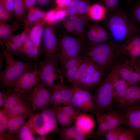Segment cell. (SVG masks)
<instances>
[{
  "label": "cell",
  "instance_id": "cell-45",
  "mask_svg": "<svg viewBox=\"0 0 140 140\" xmlns=\"http://www.w3.org/2000/svg\"><path fill=\"white\" fill-rule=\"evenodd\" d=\"M56 10H51L46 12L44 19L46 23L53 24L55 22Z\"/></svg>",
  "mask_w": 140,
  "mask_h": 140
},
{
  "label": "cell",
  "instance_id": "cell-29",
  "mask_svg": "<svg viewBox=\"0 0 140 140\" xmlns=\"http://www.w3.org/2000/svg\"><path fill=\"white\" fill-rule=\"evenodd\" d=\"M27 121L34 134H38L46 126V122L41 113L35 114L32 113L30 116Z\"/></svg>",
  "mask_w": 140,
  "mask_h": 140
},
{
  "label": "cell",
  "instance_id": "cell-24",
  "mask_svg": "<svg viewBox=\"0 0 140 140\" xmlns=\"http://www.w3.org/2000/svg\"><path fill=\"white\" fill-rule=\"evenodd\" d=\"M74 121L75 127L86 133H90L95 125L93 118L85 113H81L77 117Z\"/></svg>",
  "mask_w": 140,
  "mask_h": 140
},
{
  "label": "cell",
  "instance_id": "cell-16",
  "mask_svg": "<svg viewBox=\"0 0 140 140\" xmlns=\"http://www.w3.org/2000/svg\"><path fill=\"white\" fill-rule=\"evenodd\" d=\"M115 66V70L113 81V100L122 106L128 86L119 74L117 65Z\"/></svg>",
  "mask_w": 140,
  "mask_h": 140
},
{
  "label": "cell",
  "instance_id": "cell-5",
  "mask_svg": "<svg viewBox=\"0 0 140 140\" xmlns=\"http://www.w3.org/2000/svg\"><path fill=\"white\" fill-rule=\"evenodd\" d=\"M82 55L107 69L118 55V46L111 41L83 48Z\"/></svg>",
  "mask_w": 140,
  "mask_h": 140
},
{
  "label": "cell",
  "instance_id": "cell-1",
  "mask_svg": "<svg viewBox=\"0 0 140 140\" xmlns=\"http://www.w3.org/2000/svg\"><path fill=\"white\" fill-rule=\"evenodd\" d=\"M105 24L111 41L117 46L139 32L137 24L126 13L120 10L108 15Z\"/></svg>",
  "mask_w": 140,
  "mask_h": 140
},
{
  "label": "cell",
  "instance_id": "cell-9",
  "mask_svg": "<svg viewBox=\"0 0 140 140\" xmlns=\"http://www.w3.org/2000/svg\"><path fill=\"white\" fill-rule=\"evenodd\" d=\"M52 89L40 82L36 84L29 92L33 111H42L49 105Z\"/></svg>",
  "mask_w": 140,
  "mask_h": 140
},
{
  "label": "cell",
  "instance_id": "cell-7",
  "mask_svg": "<svg viewBox=\"0 0 140 140\" xmlns=\"http://www.w3.org/2000/svg\"><path fill=\"white\" fill-rule=\"evenodd\" d=\"M84 39L65 34L58 38L55 55L60 65L81 54L83 48Z\"/></svg>",
  "mask_w": 140,
  "mask_h": 140
},
{
  "label": "cell",
  "instance_id": "cell-34",
  "mask_svg": "<svg viewBox=\"0 0 140 140\" xmlns=\"http://www.w3.org/2000/svg\"><path fill=\"white\" fill-rule=\"evenodd\" d=\"M14 14L16 22L22 18L26 9L25 3L22 0H14Z\"/></svg>",
  "mask_w": 140,
  "mask_h": 140
},
{
  "label": "cell",
  "instance_id": "cell-35",
  "mask_svg": "<svg viewBox=\"0 0 140 140\" xmlns=\"http://www.w3.org/2000/svg\"><path fill=\"white\" fill-rule=\"evenodd\" d=\"M88 46H93L101 44L95 25L91 27L86 33Z\"/></svg>",
  "mask_w": 140,
  "mask_h": 140
},
{
  "label": "cell",
  "instance_id": "cell-27",
  "mask_svg": "<svg viewBox=\"0 0 140 140\" xmlns=\"http://www.w3.org/2000/svg\"><path fill=\"white\" fill-rule=\"evenodd\" d=\"M19 28L20 26L16 21L14 22L12 24H11L6 21H0V39L3 41L8 39Z\"/></svg>",
  "mask_w": 140,
  "mask_h": 140
},
{
  "label": "cell",
  "instance_id": "cell-36",
  "mask_svg": "<svg viewBox=\"0 0 140 140\" xmlns=\"http://www.w3.org/2000/svg\"><path fill=\"white\" fill-rule=\"evenodd\" d=\"M60 88L52 89L49 103L54 108L62 104V100Z\"/></svg>",
  "mask_w": 140,
  "mask_h": 140
},
{
  "label": "cell",
  "instance_id": "cell-15",
  "mask_svg": "<svg viewBox=\"0 0 140 140\" xmlns=\"http://www.w3.org/2000/svg\"><path fill=\"white\" fill-rule=\"evenodd\" d=\"M6 110L8 114L7 129L8 130V131L6 133V139L12 140L14 137L13 134L17 133L19 131L26 122L27 117L30 116L33 113L23 115H18Z\"/></svg>",
  "mask_w": 140,
  "mask_h": 140
},
{
  "label": "cell",
  "instance_id": "cell-39",
  "mask_svg": "<svg viewBox=\"0 0 140 140\" xmlns=\"http://www.w3.org/2000/svg\"><path fill=\"white\" fill-rule=\"evenodd\" d=\"M122 129L121 126L108 130L104 134L107 140H118L120 133Z\"/></svg>",
  "mask_w": 140,
  "mask_h": 140
},
{
  "label": "cell",
  "instance_id": "cell-17",
  "mask_svg": "<svg viewBox=\"0 0 140 140\" xmlns=\"http://www.w3.org/2000/svg\"><path fill=\"white\" fill-rule=\"evenodd\" d=\"M85 57L80 54L60 65L64 77L68 81L71 82Z\"/></svg>",
  "mask_w": 140,
  "mask_h": 140
},
{
  "label": "cell",
  "instance_id": "cell-19",
  "mask_svg": "<svg viewBox=\"0 0 140 140\" xmlns=\"http://www.w3.org/2000/svg\"><path fill=\"white\" fill-rule=\"evenodd\" d=\"M122 106L126 108L140 107V85L137 83L128 86Z\"/></svg>",
  "mask_w": 140,
  "mask_h": 140
},
{
  "label": "cell",
  "instance_id": "cell-43",
  "mask_svg": "<svg viewBox=\"0 0 140 140\" xmlns=\"http://www.w3.org/2000/svg\"><path fill=\"white\" fill-rule=\"evenodd\" d=\"M46 122L47 127L51 132L54 131L59 132L60 129H59L56 118L51 119Z\"/></svg>",
  "mask_w": 140,
  "mask_h": 140
},
{
  "label": "cell",
  "instance_id": "cell-46",
  "mask_svg": "<svg viewBox=\"0 0 140 140\" xmlns=\"http://www.w3.org/2000/svg\"><path fill=\"white\" fill-rule=\"evenodd\" d=\"M104 5L109 11L114 10L117 8L118 0H102Z\"/></svg>",
  "mask_w": 140,
  "mask_h": 140
},
{
  "label": "cell",
  "instance_id": "cell-33",
  "mask_svg": "<svg viewBox=\"0 0 140 140\" xmlns=\"http://www.w3.org/2000/svg\"><path fill=\"white\" fill-rule=\"evenodd\" d=\"M63 106L72 105L71 104L72 93L71 87L64 85L60 88Z\"/></svg>",
  "mask_w": 140,
  "mask_h": 140
},
{
  "label": "cell",
  "instance_id": "cell-18",
  "mask_svg": "<svg viewBox=\"0 0 140 140\" xmlns=\"http://www.w3.org/2000/svg\"><path fill=\"white\" fill-rule=\"evenodd\" d=\"M64 26L68 32L77 36L84 38L85 28L82 20L75 16H68L64 23Z\"/></svg>",
  "mask_w": 140,
  "mask_h": 140
},
{
  "label": "cell",
  "instance_id": "cell-63",
  "mask_svg": "<svg viewBox=\"0 0 140 140\" xmlns=\"http://www.w3.org/2000/svg\"><path fill=\"white\" fill-rule=\"evenodd\" d=\"M100 0V1H101L102 0Z\"/></svg>",
  "mask_w": 140,
  "mask_h": 140
},
{
  "label": "cell",
  "instance_id": "cell-11",
  "mask_svg": "<svg viewBox=\"0 0 140 140\" xmlns=\"http://www.w3.org/2000/svg\"><path fill=\"white\" fill-rule=\"evenodd\" d=\"M53 24L46 23L42 37L43 56L56 58L55 52L58 42Z\"/></svg>",
  "mask_w": 140,
  "mask_h": 140
},
{
  "label": "cell",
  "instance_id": "cell-8",
  "mask_svg": "<svg viewBox=\"0 0 140 140\" xmlns=\"http://www.w3.org/2000/svg\"><path fill=\"white\" fill-rule=\"evenodd\" d=\"M72 93V105L81 112L94 110V95L79 86L73 85L71 87Z\"/></svg>",
  "mask_w": 140,
  "mask_h": 140
},
{
  "label": "cell",
  "instance_id": "cell-42",
  "mask_svg": "<svg viewBox=\"0 0 140 140\" xmlns=\"http://www.w3.org/2000/svg\"><path fill=\"white\" fill-rule=\"evenodd\" d=\"M89 6L88 2L85 0H81L79 4L77 13L86 15L88 13Z\"/></svg>",
  "mask_w": 140,
  "mask_h": 140
},
{
  "label": "cell",
  "instance_id": "cell-44",
  "mask_svg": "<svg viewBox=\"0 0 140 140\" xmlns=\"http://www.w3.org/2000/svg\"><path fill=\"white\" fill-rule=\"evenodd\" d=\"M12 17L8 11L0 3V20L9 21Z\"/></svg>",
  "mask_w": 140,
  "mask_h": 140
},
{
  "label": "cell",
  "instance_id": "cell-13",
  "mask_svg": "<svg viewBox=\"0 0 140 140\" xmlns=\"http://www.w3.org/2000/svg\"><path fill=\"white\" fill-rule=\"evenodd\" d=\"M116 65L119 74L128 86L138 82L139 75L135 62L129 58Z\"/></svg>",
  "mask_w": 140,
  "mask_h": 140
},
{
  "label": "cell",
  "instance_id": "cell-48",
  "mask_svg": "<svg viewBox=\"0 0 140 140\" xmlns=\"http://www.w3.org/2000/svg\"><path fill=\"white\" fill-rule=\"evenodd\" d=\"M72 0H55L58 8L61 9L68 6Z\"/></svg>",
  "mask_w": 140,
  "mask_h": 140
},
{
  "label": "cell",
  "instance_id": "cell-59",
  "mask_svg": "<svg viewBox=\"0 0 140 140\" xmlns=\"http://www.w3.org/2000/svg\"><path fill=\"white\" fill-rule=\"evenodd\" d=\"M139 135V139L140 140V134Z\"/></svg>",
  "mask_w": 140,
  "mask_h": 140
},
{
  "label": "cell",
  "instance_id": "cell-41",
  "mask_svg": "<svg viewBox=\"0 0 140 140\" xmlns=\"http://www.w3.org/2000/svg\"><path fill=\"white\" fill-rule=\"evenodd\" d=\"M41 111V115L46 122L51 119L56 118L54 108H47Z\"/></svg>",
  "mask_w": 140,
  "mask_h": 140
},
{
  "label": "cell",
  "instance_id": "cell-30",
  "mask_svg": "<svg viewBox=\"0 0 140 140\" xmlns=\"http://www.w3.org/2000/svg\"><path fill=\"white\" fill-rule=\"evenodd\" d=\"M34 134L27 121L14 137L12 140H35Z\"/></svg>",
  "mask_w": 140,
  "mask_h": 140
},
{
  "label": "cell",
  "instance_id": "cell-20",
  "mask_svg": "<svg viewBox=\"0 0 140 140\" xmlns=\"http://www.w3.org/2000/svg\"><path fill=\"white\" fill-rule=\"evenodd\" d=\"M39 49L36 47L29 39L22 46L14 56L25 60H38Z\"/></svg>",
  "mask_w": 140,
  "mask_h": 140
},
{
  "label": "cell",
  "instance_id": "cell-54",
  "mask_svg": "<svg viewBox=\"0 0 140 140\" xmlns=\"http://www.w3.org/2000/svg\"><path fill=\"white\" fill-rule=\"evenodd\" d=\"M67 14L69 16H75L77 12L74 9L69 6H68L67 10Z\"/></svg>",
  "mask_w": 140,
  "mask_h": 140
},
{
  "label": "cell",
  "instance_id": "cell-26",
  "mask_svg": "<svg viewBox=\"0 0 140 140\" xmlns=\"http://www.w3.org/2000/svg\"><path fill=\"white\" fill-rule=\"evenodd\" d=\"M46 12L38 8L30 10L24 19L25 26L30 27L43 20Z\"/></svg>",
  "mask_w": 140,
  "mask_h": 140
},
{
  "label": "cell",
  "instance_id": "cell-10",
  "mask_svg": "<svg viewBox=\"0 0 140 140\" xmlns=\"http://www.w3.org/2000/svg\"><path fill=\"white\" fill-rule=\"evenodd\" d=\"M37 68L23 73L16 80L12 89L19 94L25 93L30 91L40 82Z\"/></svg>",
  "mask_w": 140,
  "mask_h": 140
},
{
  "label": "cell",
  "instance_id": "cell-49",
  "mask_svg": "<svg viewBox=\"0 0 140 140\" xmlns=\"http://www.w3.org/2000/svg\"><path fill=\"white\" fill-rule=\"evenodd\" d=\"M133 15L135 19L140 23V2L135 8L133 11Z\"/></svg>",
  "mask_w": 140,
  "mask_h": 140
},
{
  "label": "cell",
  "instance_id": "cell-38",
  "mask_svg": "<svg viewBox=\"0 0 140 140\" xmlns=\"http://www.w3.org/2000/svg\"><path fill=\"white\" fill-rule=\"evenodd\" d=\"M95 26L99 39L101 43L110 41L109 33L100 26L97 25H95Z\"/></svg>",
  "mask_w": 140,
  "mask_h": 140
},
{
  "label": "cell",
  "instance_id": "cell-50",
  "mask_svg": "<svg viewBox=\"0 0 140 140\" xmlns=\"http://www.w3.org/2000/svg\"><path fill=\"white\" fill-rule=\"evenodd\" d=\"M36 4V0H25V4L26 10L29 11L34 8Z\"/></svg>",
  "mask_w": 140,
  "mask_h": 140
},
{
  "label": "cell",
  "instance_id": "cell-60",
  "mask_svg": "<svg viewBox=\"0 0 140 140\" xmlns=\"http://www.w3.org/2000/svg\"><path fill=\"white\" fill-rule=\"evenodd\" d=\"M128 1H131L133 0H127Z\"/></svg>",
  "mask_w": 140,
  "mask_h": 140
},
{
  "label": "cell",
  "instance_id": "cell-40",
  "mask_svg": "<svg viewBox=\"0 0 140 140\" xmlns=\"http://www.w3.org/2000/svg\"><path fill=\"white\" fill-rule=\"evenodd\" d=\"M136 136L131 129L123 130L122 129L119 135L118 140H135Z\"/></svg>",
  "mask_w": 140,
  "mask_h": 140
},
{
  "label": "cell",
  "instance_id": "cell-62",
  "mask_svg": "<svg viewBox=\"0 0 140 140\" xmlns=\"http://www.w3.org/2000/svg\"><path fill=\"white\" fill-rule=\"evenodd\" d=\"M85 0L86 1H87L89 2V0Z\"/></svg>",
  "mask_w": 140,
  "mask_h": 140
},
{
  "label": "cell",
  "instance_id": "cell-31",
  "mask_svg": "<svg viewBox=\"0 0 140 140\" xmlns=\"http://www.w3.org/2000/svg\"><path fill=\"white\" fill-rule=\"evenodd\" d=\"M56 119L62 128L69 127L74 121L69 116L61 110L59 107L54 108Z\"/></svg>",
  "mask_w": 140,
  "mask_h": 140
},
{
  "label": "cell",
  "instance_id": "cell-25",
  "mask_svg": "<svg viewBox=\"0 0 140 140\" xmlns=\"http://www.w3.org/2000/svg\"><path fill=\"white\" fill-rule=\"evenodd\" d=\"M44 19L30 27L29 38L34 46L39 49L44 29L46 24Z\"/></svg>",
  "mask_w": 140,
  "mask_h": 140
},
{
  "label": "cell",
  "instance_id": "cell-53",
  "mask_svg": "<svg viewBox=\"0 0 140 140\" xmlns=\"http://www.w3.org/2000/svg\"><path fill=\"white\" fill-rule=\"evenodd\" d=\"M81 0H72L69 5L77 11L79 4Z\"/></svg>",
  "mask_w": 140,
  "mask_h": 140
},
{
  "label": "cell",
  "instance_id": "cell-2",
  "mask_svg": "<svg viewBox=\"0 0 140 140\" xmlns=\"http://www.w3.org/2000/svg\"><path fill=\"white\" fill-rule=\"evenodd\" d=\"M106 70L85 56L71 83L89 91L96 88L106 78Z\"/></svg>",
  "mask_w": 140,
  "mask_h": 140
},
{
  "label": "cell",
  "instance_id": "cell-23",
  "mask_svg": "<svg viewBox=\"0 0 140 140\" xmlns=\"http://www.w3.org/2000/svg\"><path fill=\"white\" fill-rule=\"evenodd\" d=\"M23 97V96L17 97L13 100L10 107L5 109L17 115H23L32 114V113L29 106L22 99Z\"/></svg>",
  "mask_w": 140,
  "mask_h": 140
},
{
  "label": "cell",
  "instance_id": "cell-58",
  "mask_svg": "<svg viewBox=\"0 0 140 140\" xmlns=\"http://www.w3.org/2000/svg\"><path fill=\"white\" fill-rule=\"evenodd\" d=\"M6 0L8 1H14V0Z\"/></svg>",
  "mask_w": 140,
  "mask_h": 140
},
{
  "label": "cell",
  "instance_id": "cell-32",
  "mask_svg": "<svg viewBox=\"0 0 140 140\" xmlns=\"http://www.w3.org/2000/svg\"><path fill=\"white\" fill-rule=\"evenodd\" d=\"M8 116L7 111L4 108L0 110V140H6L5 131L7 129Z\"/></svg>",
  "mask_w": 140,
  "mask_h": 140
},
{
  "label": "cell",
  "instance_id": "cell-6",
  "mask_svg": "<svg viewBox=\"0 0 140 140\" xmlns=\"http://www.w3.org/2000/svg\"><path fill=\"white\" fill-rule=\"evenodd\" d=\"M113 66L108 76L96 88L94 95L96 113L106 112L111 109L113 100V81L115 70Z\"/></svg>",
  "mask_w": 140,
  "mask_h": 140
},
{
  "label": "cell",
  "instance_id": "cell-14",
  "mask_svg": "<svg viewBox=\"0 0 140 140\" xmlns=\"http://www.w3.org/2000/svg\"><path fill=\"white\" fill-rule=\"evenodd\" d=\"M123 124L128 126L135 135L140 134V107L126 108L123 114Z\"/></svg>",
  "mask_w": 140,
  "mask_h": 140
},
{
  "label": "cell",
  "instance_id": "cell-55",
  "mask_svg": "<svg viewBox=\"0 0 140 140\" xmlns=\"http://www.w3.org/2000/svg\"><path fill=\"white\" fill-rule=\"evenodd\" d=\"M137 72L139 75L138 82L140 83V59L136 62Z\"/></svg>",
  "mask_w": 140,
  "mask_h": 140
},
{
  "label": "cell",
  "instance_id": "cell-28",
  "mask_svg": "<svg viewBox=\"0 0 140 140\" xmlns=\"http://www.w3.org/2000/svg\"><path fill=\"white\" fill-rule=\"evenodd\" d=\"M107 9L104 5L95 3L89 6L88 14L92 20L99 21L106 17Z\"/></svg>",
  "mask_w": 140,
  "mask_h": 140
},
{
  "label": "cell",
  "instance_id": "cell-52",
  "mask_svg": "<svg viewBox=\"0 0 140 140\" xmlns=\"http://www.w3.org/2000/svg\"><path fill=\"white\" fill-rule=\"evenodd\" d=\"M52 0H36V4L38 5L45 6L48 5Z\"/></svg>",
  "mask_w": 140,
  "mask_h": 140
},
{
  "label": "cell",
  "instance_id": "cell-4",
  "mask_svg": "<svg viewBox=\"0 0 140 140\" xmlns=\"http://www.w3.org/2000/svg\"><path fill=\"white\" fill-rule=\"evenodd\" d=\"M39 61L37 73L40 82L52 89L60 88L64 85V76L56 58L43 56Z\"/></svg>",
  "mask_w": 140,
  "mask_h": 140
},
{
  "label": "cell",
  "instance_id": "cell-3",
  "mask_svg": "<svg viewBox=\"0 0 140 140\" xmlns=\"http://www.w3.org/2000/svg\"><path fill=\"white\" fill-rule=\"evenodd\" d=\"M1 44L5 62L4 68L0 75V81L3 87L11 89L16 80L23 73L37 68V64L33 61L24 62L16 59L6 49L2 41Z\"/></svg>",
  "mask_w": 140,
  "mask_h": 140
},
{
  "label": "cell",
  "instance_id": "cell-57",
  "mask_svg": "<svg viewBox=\"0 0 140 140\" xmlns=\"http://www.w3.org/2000/svg\"><path fill=\"white\" fill-rule=\"evenodd\" d=\"M0 75L2 74L3 70V59L4 57L3 53L1 54L0 56Z\"/></svg>",
  "mask_w": 140,
  "mask_h": 140
},
{
  "label": "cell",
  "instance_id": "cell-51",
  "mask_svg": "<svg viewBox=\"0 0 140 140\" xmlns=\"http://www.w3.org/2000/svg\"><path fill=\"white\" fill-rule=\"evenodd\" d=\"M7 98L6 91L0 92V107H4Z\"/></svg>",
  "mask_w": 140,
  "mask_h": 140
},
{
  "label": "cell",
  "instance_id": "cell-22",
  "mask_svg": "<svg viewBox=\"0 0 140 140\" xmlns=\"http://www.w3.org/2000/svg\"><path fill=\"white\" fill-rule=\"evenodd\" d=\"M96 117L104 121L107 124L109 130L123 124L122 114L118 111L111 110L103 113H96Z\"/></svg>",
  "mask_w": 140,
  "mask_h": 140
},
{
  "label": "cell",
  "instance_id": "cell-56",
  "mask_svg": "<svg viewBox=\"0 0 140 140\" xmlns=\"http://www.w3.org/2000/svg\"><path fill=\"white\" fill-rule=\"evenodd\" d=\"M49 139V138L45 135L39 134L35 137L36 140H47Z\"/></svg>",
  "mask_w": 140,
  "mask_h": 140
},
{
  "label": "cell",
  "instance_id": "cell-47",
  "mask_svg": "<svg viewBox=\"0 0 140 140\" xmlns=\"http://www.w3.org/2000/svg\"><path fill=\"white\" fill-rule=\"evenodd\" d=\"M67 14V10L65 9H61L56 10L55 22L61 20L66 17Z\"/></svg>",
  "mask_w": 140,
  "mask_h": 140
},
{
  "label": "cell",
  "instance_id": "cell-61",
  "mask_svg": "<svg viewBox=\"0 0 140 140\" xmlns=\"http://www.w3.org/2000/svg\"><path fill=\"white\" fill-rule=\"evenodd\" d=\"M24 2V3H25V0H22Z\"/></svg>",
  "mask_w": 140,
  "mask_h": 140
},
{
  "label": "cell",
  "instance_id": "cell-37",
  "mask_svg": "<svg viewBox=\"0 0 140 140\" xmlns=\"http://www.w3.org/2000/svg\"><path fill=\"white\" fill-rule=\"evenodd\" d=\"M60 109L74 121L78 116L81 112L72 105L59 107Z\"/></svg>",
  "mask_w": 140,
  "mask_h": 140
},
{
  "label": "cell",
  "instance_id": "cell-21",
  "mask_svg": "<svg viewBox=\"0 0 140 140\" xmlns=\"http://www.w3.org/2000/svg\"><path fill=\"white\" fill-rule=\"evenodd\" d=\"M60 139L63 140H85L92 137V134L86 133L75 127H68L60 129Z\"/></svg>",
  "mask_w": 140,
  "mask_h": 140
},
{
  "label": "cell",
  "instance_id": "cell-12",
  "mask_svg": "<svg viewBox=\"0 0 140 140\" xmlns=\"http://www.w3.org/2000/svg\"><path fill=\"white\" fill-rule=\"evenodd\" d=\"M118 54L127 55L136 62L140 59V34L131 37L118 46Z\"/></svg>",
  "mask_w": 140,
  "mask_h": 140
}]
</instances>
